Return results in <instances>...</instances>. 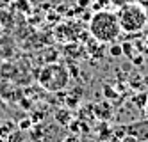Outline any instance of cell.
<instances>
[{"label": "cell", "mask_w": 148, "mask_h": 142, "mask_svg": "<svg viewBox=\"0 0 148 142\" xmlns=\"http://www.w3.org/2000/svg\"><path fill=\"white\" fill-rule=\"evenodd\" d=\"M64 135L61 124H52V123H43V124H32L30 128V137L34 142H59Z\"/></svg>", "instance_id": "4"}, {"label": "cell", "mask_w": 148, "mask_h": 142, "mask_svg": "<svg viewBox=\"0 0 148 142\" xmlns=\"http://www.w3.org/2000/svg\"><path fill=\"white\" fill-rule=\"evenodd\" d=\"M14 132V124L13 123H2L0 124V139H7L9 135H11Z\"/></svg>", "instance_id": "7"}, {"label": "cell", "mask_w": 148, "mask_h": 142, "mask_svg": "<svg viewBox=\"0 0 148 142\" xmlns=\"http://www.w3.org/2000/svg\"><path fill=\"white\" fill-rule=\"evenodd\" d=\"M88 2H89V0H79V4H80V5H88Z\"/></svg>", "instance_id": "13"}, {"label": "cell", "mask_w": 148, "mask_h": 142, "mask_svg": "<svg viewBox=\"0 0 148 142\" xmlns=\"http://www.w3.org/2000/svg\"><path fill=\"white\" fill-rule=\"evenodd\" d=\"M121 142H139V140L134 139V137H130V135H125V137L121 139Z\"/></svg>", "instance_id": "11"}, {"label": "cell", "mask_w": 148, "mask_h": 142, "mask_svg": "<svg viewBox=\"0 0 148 142\" xmlns=\"http://www.w3.org/2000/svg\"><path fill=\"white\" fill-rule=\"evenodd\" d=\"M146 45H148V41H146Z\"/></svg>", "instance_id": "16"}, {"label": "cell", "mask_w": 148, "mask_h": 142, "mask_svg": "<svg viewBox=\"0 0 148 142\" xmlns=\"http://www.w3.org/2000/svg\"><path fill=\"white\" fill-rule=\"evenodd\" d=\"M123 130H125L127 135L137 139L139 142L148 140V119L146 121H137V123H132V124H127V126H123Z\"/></svg>", "instance_id": "5"}, {"label": "cell", "mask_w": 148, "mask_h": 142, "mask_svg": "<svg viewBox=\"0 0 148 142\" xmlns=\"http://www.w3.org/2000/svg\"><path fill=\"white\" fill-rule=\"evenodd\" d=\"M146 59H148V53H146Z\"/></svg>", "instance_id": "15"}, {"label": "cell", "mask_w": 148, "mask_h": 142, "mask_svg": "<svg viewBox=\"0 0 148 142\" xmlns=\"http://www.w3.org/2000/svg\"><path fill=\"white\" fill-rule=\"evenodd\" d=\"M89 34L98 43H114L121 34L116 13L103 11V9L97 11L89 20Z\"/></svg>", "instance_id": "1"}, {"label": "cell", "mask_w": 148, "mask_h": 142, "mask_svg": "<svg viewBox=\"0 0 148 142\" xmlns=\"http://www.w3.org/2000/svg\"><path fill=\"white\" fill-rule=\"evenodd\" d=\"M145 116H146V119H148V101H146V107H145Z\"/></svg>", "instance_id": "14"}, {"label": "cell", "mask_w": 148, "mask_h": 142, "mask_svg": "<svg viewBox=\"0 0 148 142\" xmlns=\"http://www.w3.org/2000/svg\"><path fill=\"white\" fill-rule=\"evenodd\" d=\"M56 123L61 124V126H68L71 123L70 112H66V110H57V114H56Z\"/></svg>", "instance_id": "6"}, {"label": "cell", "mask_w": 148, "mask_h": 142, "mask_svg": "<svg viewBox=\"0 0 148 142\" xmlns=\"http://www.w3.org/2000/svg\"><path fill=\"white\" fill-rule=\"evenodd\" d=\"M136 4H141L143 7H148V0H134Z\"/></svg>", "instance_id": "12"}, {"label": "cell", "mask_w": 148, "mask_h": 142, "mask_svg": "<svg viewBox=\"0 0 148 142\" xmlns=\"http://www.w3.org/2000/svg\"><path fill=\"white\" fill-rule=\"evenodd\" d=\"M32 119H23V121H20V124H18V128L22 130V132H25V130H30L32 128Z\"/></svg>", "instance_id": "10"}, {"label": "cell", "mask_w": 148, "mask_h": 142, "mask_svg": "<svg viewBox=\"0 0 148 142\" xmlns=\"http://www.w3.org/2000/svg\"><path fill=\"white\" fill-rule=\"evenodd\" d=\"M116 16L121 32H141L148 25V11L141 4H125Z\"/></svg>", "instance_id": "2"}, {"label": "cell", "mask_w": 148, "mask_h": 142, "mask_svg": "<svg viewBox=\"0 0 148 142\" xmlns=\"http://www.w3.org/2000/svg\"><path fill=\"white\" fill-rule=\"evenodd\" d=\"M109 53H111V57H121V55H123V46L112 43L111 48H109Z\"/></svg>", "instance_id": "9"}, {"label": "cell", "mask_w": 148, "mask_h": 142, "mask_svg": "<svg viewBox=\"0 0 148 142\" xmlns=\"http://www.w3.org/2000/svg\"><path fill=\"white\" fill-rule=\"evenodd\" d=\"M132 101H134L137 107H139V108H143V110H145V107H146V101H148V96H146L145 92H141V94H136Z\"/></svg>", "instance_id": "8"}, {"label": "cell", "mask_w": 148, "mask_h": 142, "mask_svg": "<svg viewBox=\"0 0 148 142\" xmlns=\"http://www.w3.org/2000/svg\"><path fill=\"white\" fill-rule=\"evenodd\" d=\"M39 85L48 92H59L62 89L68 87L70 82V73L62 64H47L45 68L39 69V76H38Z\"/></svg>", "instance_id": "3"}]
</instances>
